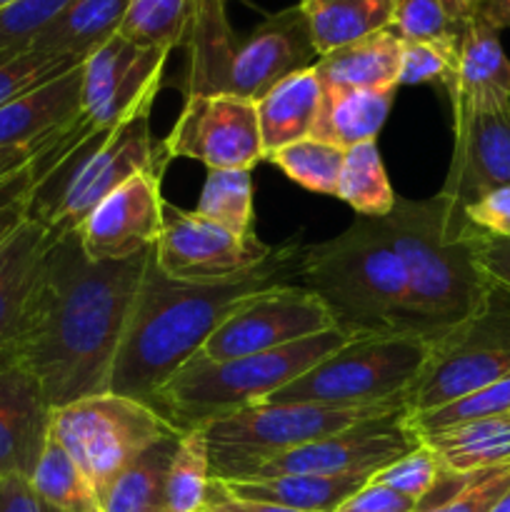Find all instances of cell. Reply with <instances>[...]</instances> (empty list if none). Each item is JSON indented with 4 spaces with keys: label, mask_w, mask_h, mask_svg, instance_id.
I'll return each mask as SVG.
<instances>
[{
    "label": "cell",
    "mask_w": 510,
    "mask_h": 512,
    "mask_svg": "<svg viewBox=\"0 0 510 512\" xmlns=\"http://www.w3.org/2000/svg\"><path fill=\"white\" fill-rule=\"evenodd\" d=\"M150 250L120 263H93L75 233L53 240L0 363L38 378L53 410L110 393L115 355Z\"/></svg>",
    "instance_id": "1"
},
{
    "label": "cell",
    "mask_w": 510,
    "mask_h": 512,
    "mask_svg": "<svg viewBox=\"0 0 510 512\" xmlns=\"http://www.w3.org/2000/svg\"><path fill=\"white\" fill-rule=\"evenodd\" d=\"M300 245L260 273L218 285L180 283L155 265L150 250L128 323L110 375V393L150 403L155 393L183 368L243 298L278 283H290L293 260Z\"/></svg>",
    "instance_id": "2"
},
{
    "label": "cell",
    "mask_w": 510,
    "mask_h": 512,
    "mask_svg": "<svg viewBox=\"0 0 510 512\" xmlns=\"http://www.w3.org/2000/svg\"><path fill=\"white\" fill-rule=\"evenodd\" d=\"M378 220L405 270V333L430 343L488 310L495 285L475 260L470 223L455 200L395 195Z\"/></svg>",
    "instance_id": "3"
},
{
    "label": "cell",
    "mask_w": 510,
    "mask_h": 512,
    "mask_svg": "<svg viewBox=\"0 0 510 512\" xmlns=\"http://www.w3.org/2000/svg\"><path fill=\"white\" fill-rule=\"evenodd\" d=\"M293 278L323 300L350 338L405 333V270L378 218L360 215L338 238L300 245Z\"/></svg>",
    "instance_id": "4"
},
{
    "label": "cell",
    "mask_w": 510,
    "mask_h": 512,
    "mask_svg": "<svg viewBox=\"0 0 510 512\" xmlns=\"http://www.w3.org/2000/svg\"><path fill=\"white\" fill-rule=\"evenodd\" d=\"M350 340L343 330L298 340L268 353L213 360L195 353L170 375L168 383L150 398V408L163 415L175 430L203 428L210 420L263 403L300 375L308 373Z\"/></svg>",
    "instance_id": "5"
},
{
    "label": "cell",
    "mask_w": 510,
    "mask_h": 512,
    "mask_svg": "<svg viewBox=\"0 0 510 512\" xmlns=\"http://www.w3.org/2000/svg\"><path fill=\"white\" fill-rule=\"evenodd\" d=\"M153 105L110 133H100L70 150L43 175L33 178L28 218L38 220L50 238L75 233L85 215L118 185L143 170H165L170 163L163 145L150 135Z\"/></svg>",
    "instance_id": "6"
},
{
    "label": "cell",
    "mask_w": 510,
    "mask_h": 512,
    "mask_svg": "<svg viewBox=\"0 0 510 512\" xmlns=\"http://www.w3.org/2000/svg\"><path fill=\"white\" fill-rule=\"evenodd\" d=\"M405 400L373 405L328 403H255L203 425L208 440L210 475L215 480H240L273 455L328 438L345 428L383 418Z\"/></svg>",
    "instance_id": "7"
},
{
    "label": "cell",
    "mask_w": 510,
    "mask_h": 512,
    "mask_svg": "<svg viewBox=\"0 0 510 512\" xmlns=\"http://www.w3.org/2000/svg\"><path fill=\"white\" fill-rule=\"evenodd\" d=\"M430 343L408 333L360 335L263 403L373 405L405 400Z\"/></svg>",
    "instance_id": "8"
},
{
    "label": "cell",
    "mask_w": 510,
    "mask_h": 512,
    "mask_svg": "<svg viewBox=\"0 0 510 512\" xmlns=\"http://www.w3.org/2000/svg\"><path fill=\"white\" fill-rule=\"evenodd\" d=\"M50 435L88 475L100 498L145 450L180 435V430L143 400L103 393L55 408L50 415Z\"/></svg>",
    "instance_id": "9"
},
{
    "label": "cell",
    "mask_w": 510,
    "mask_h": 512,
    "mask_svg": "<svg viewBox=\"0 0 510 512\" xmlns=\"http://www.w3.org/2000/svg\"><path fill=\"white\" fill-rule=\"evenodd\" d=\"M510 378V295L495 288L488 310L430 340L428 360L410 388L408 413H425Z\"/></svg>",
    "instance_id": "10"
},
{
    "label": "cell",
    "mask_w": 510,
    "mask_h": 512,
    "mask_svg": "<svg viewBox=\"0 0 510 512\" xmlns=\"http://www.w3.org/2000/svg\"><path fill=\"white\" fill-rule=\"evenodd\" d=\"M290 248L293 240L273 248L255 233L235 235L195 215V210L175 208L165 200L163 228L153 245V255L155 265L168 278L180 283L218 285L260 273Z\"/></svg>",
    "instance_id": "11"
},
{
    "label": "cell",
    "mask_w": 510,
    "mask_h": 512,
    "mask_svg": "<svg viewBox=\"0 0 510 512\" xmlns=\"http://www.w3.org/2000/svg\"><path fill=\"white\" fill-rule=\"evenodd\" d=\"M168 55V48H143L118 33L95 48L83 60V110L68 143L78 148L155 105Z\"/></svg>",
    "instance_id": "12"
},
{
    "label": "cell",
    "mask_w": 510,
    "mask_h": 512,
    "mask_svg": "<svg viewBox=\"0 0 510 512\" xmlns=\"http://www.w3.org/2000/svg\"><path fill=\"white\" fill-rule=\"evenodd\" d=\"M335 328L323 300L295 283H278L240 300L213 330L200 355L213 360L268 353Z\"/></svg>",
    "instance_id": "13"
},
{
    "label": "cell",
    "mask_w": 510,
    "mask_h": 512,
    "mask_svg": "<svg viewBox=\"0 0 510 512\" xmlns=\"http://www.w3.org/2000/svg\"><path fill=\"white\" fill-rule=\"evenodd\" d=\"M418 445L420 438L410 425L408 408H400L383 418L365 420L328 438L273 455L248 470L240 480L280 478V475H375L380 468L395 463Z\"/></svg>",
    "instance_id": "14"
},
{
    "label": "cell",
    "mask_w": 510,
    "mask_h": 512,
    "mask_svg": "<svg viewBox=\"0 0 510 512\" xmlns=\"http://www.w3.org/2000/svg\"><path fill=\"white\" fill-rule=\"evenodd\" d=\"M163 148L170 160H200L208 170H253L265 160L255 103L233 93L185 98Z\"/></svg>",
    "instance_id": "15"
},
{
    "label": "cell",
    "mask_w": 510,
    "mask_h": 512,
    "mask_svg": "<svg viewBox=\"0 0 510 512\" xmlns=\"http://www.w3.org/2000/svg\"><path fill=\"white\" fill-rule=\"evenodd\" d=\"M165 170H143L105 195L78 225L85 258L93 263H120L145 253L163 228Z\"/></svg>",
    "instance_id": "16"
},
{
    "label": "cell",
    "mask_w": 510,
    "mask_h": 512,
    "mask_svg": "<svg viewBox=\"0 0 510 512\" xmlns=\"http://www.w3.org/2000/svg\"><path fill=\"white\" fill-rule=\"evenodd\" d=\"M320 60L298 5L265 18L235 50L228 93L258 103L270 88Z\"/></svg>",
    "instance_id": "17"
},
{
    "label": "cell",
    "mask_w": 510,
    "mask_h": 512,
    "mask_svg": "<svg viewBox=\"0 0 510 512\" xmlns=\"http://www.w3.org/2000/svg\"><path fill=\"white\" fill-rule=\"evenodd\" d=\"M503 185H510V108L453 115V158L440 193L465 208Z\"/></svg>",
    "instance_id": "18"
},
{
    "label": "cell",
    "mask_w": 510,
    "mask_h": 512,
    "mask_svg": "<svg viewBox=\"0 0 510 512\" xmlns=\"http://www.w3.org/2000/svg\"><path fill=\"white\" fill-rule=\"evenodd\" d=\"M453 115L500 113L510 108V60L500 30L473 15L465 20L453 75L445 83Z\"/></svg>",
    "instance_id": "19"
},
{
    "label": "cell",
    "mask_w": 510,
    "mask_h": 512,
    "mask_svg": "<svg viewBox=\"0 0 510 512\" xmlns=\"http://www.w3.org/2000/svg\"><path fill=\"white\" fill-rule=\"evenodd\" d=\"M50 408L38 378L0 363V478H30L50 438Z\"/></svg>",
    "instance_id": "20"
},
{
    "label": "cell",
    "mask_w": 510,
    "mask_h": 512,
    "mask_svg": "<svg viewBox=\"0 0 510 512\" xmlns=\"http://www.w3.org/2000/svg\"><path fill=\"white\" fill-rule=\"evenodd\" d=\"M83 63L0 108V148H33L73 128L83 110Z\"/></svg>",
    "instance_id": "21"
},
{
    "label": "cell",
    "mask_w": 510,
    "mask_h": 512,
    "mask_svg": "<svg viewBox=\"0 0 510 512\" xmlns=\"http://www.w3.org/2000/svg\"><path fill=\"white\" fill-rule=\"evenodd\" d=\"M188 48L190 63L185 75V98L228 93L230 68L238 50L228 20V0H193Z\"/></svg>",
    "instance_id": "22"
},
{
    "label": "cell",
    "mask_w": 510,
    "mask_h": 512,
    "mask_svg": "<svg viewBox=\"0 0 510 512\" xmlns=\"http://www.w3.org/2000/svg\"><path fill=\"white\" fill-rule=\"evenodd\" d=\"M50 245L53 238L48 230L30 218L0 243V350L8 348L18 333Z\"/></svg>",
    "instance_id": "23"
},
{
    "label": "cell",
    "mask_w": 510,
    "mask_h": 512,
    "mask_svg": "<svg viewBox=\"0 0 510 512\" xmlns=\"http://www.w3.org/2000/svg\"><path fill=\"white\" fill-rule=\"evenodd\" d=\"M395 90H398V85L323 90L310 138L338 145L343 150L360 143H370L388 120Z\"/></svg>",
    "instance_id": "24"
},
{
    "label": "cell",
    "mask_w": 510,
    "mask_h": 512,
    "mask_svg": "<svg viewBox=\"0 0 510 512\" xmlns=\"http://www.w3.org/2000/svg\"><path fill=\"white\" fill-rule=\"evenodd\" d=\"M320 98H323V85L315 68H308L280 80L255 103L265 158L285 145L310 138Z\"/></svg>",
    "instance_id": "25"
},
{
    "label": "cell",
    "mask_w": 510,
    "mask_h": 512,
    "mask_svg": "<svg viewBox=\"0 0 510 512\" xmlns=\"http://www.w3.org/2000/svg\"><path fill=\"white\" fill-rule=\"evenodd\" d=\"M403 40L393 30L365 35L353 43L320 55L315 63L323 90L328 88H388L398 85Z\"/></svg>",
    "instance_id": "26"
},
{
    "label": "cell",
    "mask_w": 510,
    "mask_h": 512,
    "mask_svg": "<svg viewBox=\"0 0 510 512\" xmlns=\"http://www.w3.org/2000/svg\"><path fill=\"white\" fill-rule=\"evenodd\" d=\"M373 475H280L260 480H218L228 493L238 498L265 500L303 512H333L340 503L363 488ZM215 480V478H213Z\"/></svg>",
    "instance_id": "27"
},
{
    "label": "cell",
    "mask_w": 510,
    "mask_h": 512,
    "mask_svg": "<svg viewBox=\"0 0 510 512\" xmlns=\"http://www.w3.org/2000/svg\"><path fill=\"white\" fill-rule=\"evenodd\" d=\"M453 475H473L510 465V413L475 420L423 438Z\"/></svg>",
    "instance_id": "28"
},
{
    "label": "cell",
    "mask_w": 510,
    "mask_h": 512,
    "mask_svg": "<svg viewBox=\"0 0 510 512\" xmlns=\"http://www.w3.org/2000/svg\"><path fill=\"white\" fill-rule=\"evenodd\" d=\"M130 0H75L30 43L33 50L85 60L123 25Z\"/></svg>",
    "instance_id": "29"
},
{
    "label": "cell",
    "mask_w": 510,
    "mask_h": 512,
    "mask_svg": "<svg viewBox=\"0 0 510 512\" xmlns=\"http://www.w3.org/2000/svg\"><path fill=\"white\" fill-rule=\"evenodd\" d=\"M318 55L388 30L395 0H300Z\"/></svg>",
    "instance_id": "30"
},
{
    "label": "cell",
    "mask_w": 510,
    "mask_h": 512,
    "mask_svg": "<svg viewBox=\"0 0 510 512\" xmlns=\"http://www.w3.org/2000/svg\"><path fill=\"white\" fill-rule=\"evenodd\" d=\"M183 435V433H180ZM180 435L165 438L130 463L100 495L103 512H165V475Z\"/></svg>",
    "instance_id": "31"
},
{
    "label": "cell",
    "mask_w": 510,
    "mask_h": 512,
    "mask_svg": "<svg viewBox=\"0 0 510 512\" xmlns=\"http://www.w3.org/2000/svg\"><path fill=\"white\" fill-rule=\"evenodd\" d=\"M28 483L38 493V498L63 512H103L88 475L65 453V448L53 435L45 443L43 455H40Z\"/></svg>",
    "instance_id": "32"
},
{
    "label": "cell",
    "mask_w": 510,
    "mask_h": 512,
    "mask_svg": "<svg viewBox=\"0 0 510 512\" xmlns=\"http://www.w3.org/2000/svg\"><path fill=\"white\" fill-rule=\"evenodd\" d=\"M335 198L343 200L363 218H383L393 210L395 193L375 140L345 150Z\"/></svg>",
    "instance_id": "33"
},
{
    "label": "cell",
    "mask_w": 510,
    "mask_h": 512,
    "mask_svg": "<svg viewBox=\"0 0 510 512\" xmlns=\"http://www.w3.org/2000/svg\"><path fill=\"white\" fill-rule=\"evenodd\" d=\"M208 440L203 428L185 430L165 475V512H198L205 508L210 488Z\"/></svg>",
    "instance_id": "34"
},
{
    "label": "cell",
    "mask_w": 510,
    "mask_h": 512,
    "mask_svg": "<svg viewBox=\"0 0 510 512\" xmlns=\"http://www.w3.org/2000/svg\"><path fill=\"white\" fill-rule=\"evenodd\" d=\"M195 215L230 230L253 235V175L243 168L208 170Z\"/></svg>",
    "instance_id": "35"
},
{
    "label": "cell",
    "mask_w": 510,
    "mask_h": 512,
    "mask_svg": "<svg viewBox=\"0 0 510 512\" xmlns=\"http://www.w3.org/2000/svg\"><path fill=\"white\" fill-rule=\"evenodd\" d=\"M193 0H130L118 35L143 48H178L188 43Z\"/></svg>",
    "instance_id": "36"
},
{
    "label": "cell",
    "mask_w": 510,
    "mask_h": 512,
    "mask_svg": "<svg viewBox=\"0 0 510 512\" xmlns=\"http://www.w3.org/2000/svg\"><path fill=\"white\" fill-rule=\"evenodd\" d=\"M268 163L283 170L293 183L320 195L338 193L340 170H343L345 150L338 145L323 143L315 138H303L285 148L270 153Z\"/></svg>",
    "instance_id": "37"
},
{
    "label": "cell",
    "mask_w": 510,
    "mask_h": 512,
    "mask_svg": "<svg viewBox=\"0 0 510 512\" xmlns=\"http://www.w3.org/2000/svg\"><path fill=\"white\" fill-rule=\"evenodd\" d=\"M510 485V465L473 475L445 473L418 512H490Z\"/></svg>",
    "instance_id": "38"
},
{
    "label": "cell",
    "mask_w": 510,
    "mask_h": 512,
    "mask_svg": "<svg viewBox=\"0 0 510 512\" xmlns=\"http://www.w3.org/2000/svg\"><path fill=\"white\" fill-rule=\"evenodd\" d=\"M503 413H510V378L463 395V398L440 405V408L415 415L408 413V420L420 443H423V438H428V435L443 433V430L458 428V425L465 423H475V420L495 418V415Z\"/></svg>",
    "instance_id": "39"
},
{
    "label": "cell",
    "mask_w": 510,
    "mask_h": 512,
    "mask_svg": "<svg viewBox=\"0 0 510 512\" xmlns=\"http://www.w3.org/2000/svg\"><path fill=\"white\" fill-rule=\"evenodd\" d=\"M80 63L83 60L73 55H53L33 48L3 53L0 55V108L28 90L78 68Z\"/></svg>",
    "instance_id": "40"
},
{
    "label": "cell",
    "mask_w": 510,
    "mask_h": 512,
    "mask_svg": "<svg viewBox=\"0 0 510 512\" xmlns=\"http://www.w3.org/2000/svg\"><path fill=\"white\" fill-rule=\"evenodd\" d=\"M465 23L455 18L443 0H395L390 30L410 43H450L460 40Z\"/></svg>",
    "instance_id": "41"
},
{
    "label": "cell",
    "mask_w": 510,
    "mask_h": 512,
    "mask_svg": "<svg viewBox=\"0 0 510 512\" xmlns=\"http://www.w3.org/2000/svg\"><path fill=\"white\" fill-rule=\"evenodd\" d=\"M445 473H448V470L443 468L438 455H435L428 445L420 443L418 448L410 450L408 455H403V458H398L395 463L380 468L370 480L395 490V493L405 495V498L415 500L420 508V503L438 488L440 480L445 478Z\"/></svg>",
    "instance_id": "42"
},
{
    "label": "cell",
    "mask_w": 510,
    "mask_h": 512,
    "mask_svg": "<svg viewBox=\"0 0 510 512\" xmlns=\"http://www.w3.org/2000/svg\"><path fill=\"white\" fill-rule=\"evenodd\" d=\"M75 0H15L0 8V55L28 50Z\"/></svg>",
    "instance_id": "43"
},
{
    "label": "cell",
    "mask_w": 510,
    "mask_h": 512,
    "mask_svg": "<svg viewBox=\"0 0 510 512\" xmlns=\"http://www.w3.org/2000/svg\"><path fill=\"white\" fill-rule=\"evenodd\" d=\"M458 43L460 40H450V43H410V40H403L398 85L448 83L455 68V58H458Z\"/></svg>",
    "instance_id": "44"
},
{
    "label": "cell",
    "mask_w": 510,
    "mask_h": 512,
    "mask_svg": "<svg viewBox=\"0 0 510 512\" xmlns=\"http://www.w3.org/2000/svg\"><path fill=\"white\" fill-rule=\"evenodd\" d=\"M465 218L483 233L510 243V185L488 190L463 208Z\"/></svg>",
    "instance_id": "45"
},
{
    "label": "cell",
    "mask_w": 510,
    "mask_h": 512,
    "mask_svg": "<svg viewBox=\"0 0 510 512\" xmlns=\"http://www.w3.org/2000/svg\"><path fill=\"white\" fill-rule=\"evenodd\" d=\"M33 190V163L0 183V243L28 218V195Z\"/></svg>",
    "instance_id": "46"
},
{
    "label": "cell",
    "mask_w": 510,
    "mask_h": 512,
    "mask_svg": "<svg viewBox=\"0 0 510 512\" xmlns=\"http://www.w3.org/2000/svg\"><path fill=\"white\" fill-rule=\"evenodd\" d=\"M470 243H473L475 260L480 270L488 275L490 283L498 290L510 295V243L508 240L493 238L475 225H470Z\"/></svg>",
    "instance_id": "47"
},
{
    "label": "cell",
    "mask_w": 510,
    "mask_h": 512,
    "mask_svg": "<svg viewBox=\"0 0 510 512\" xmlns=\"http://www.w3.org/2000/svg\"><path fill=\"white\" fill-rule=\"evenodd\" d=\"M333 512H418V503L385 485L368 483L360 490H355L345 503H340Z\"/></svg>",
    "instance_id": "48"
},
{
    "label": "cell",
    "mask_w": 510,
    "mask_h": 512,
    "mask_svg": "<svg viewBox=\"0 0 510 512\" xmlns=\"http://www.w3.org/2000/svg\"><path fill=\"white\" fill-rule=\"evenodd\" d=\"M0 512H63L38 498L30 488L28 478L20 475H5L0 478Z\"/></svg>",
    "instance_id": "49"
},
{
    "label": "cell",
    "mask_w": 510,
    "mask_h": 512,
    "mask_svg": "<svg viewBox=\"0 0 510 512\" xmlns=\"http://www.w3.org/2000/svg\"><path fill=\"white\" fill-rule=\"evenodd\" d=\"M205 508H210L213 512H303L285 508V505L265 503V500L238 498V495L228 493V490L223 488V483H218V480H210Z\"/></svg>",
    "instance_id": "50"
},
{
    "label": "cell",
    "mask_w": 510,
    "mask_h": 512,
    "mask_svg": "<svg viewBox=\"0 0 510 512\" xmlns=\"http://www.w3.org/2000/svg\"><path fill=\"white\" fill-rule=\"evenodd\" d=\"M35 158L33 148H0V183L28 168Z\"/></svg>",
    "instance_id": "51"
},
{
    "label": "cell",
    "mask_w": 510,
    "mask_h": 512,
    "mask_svg": "<svg viewBox=\"0 0 510 512\" xmlns=\"http://www.w3.org/2000/svg\"><path fill=\"white\" fill-rule=\"evenodd\" d=\"M475 15L485 18L498 30L510 28V0H483Z\"/></svg>",
    "instance_id": "52"
},
{
    "label": "cell",
    "mask_w": 510,
    "mask_h": 512,
    "mask_svg": "<svg viewBox=\"0 0 510 512\" xmlns=\"http://www.w3.org/2000/svg\"><path fill=\"white\" fill-rule=\"evenodd\" d=\"M443 3L448 5V10L455 15V18L463 20L465 23L468 18H473L475 10L480 8V3H483V0H443Z\"/></svg>",
    "instance_id": "53"
},
{
    "label": "cell",
    "mask_w": 510,
    "mask_h": 512,
    "mask_svg": "<svg viewBox=\"0 0 510 512\" xmlns=\"http://www.w3.org/2000/svg\"><path fill=\"white\" fill-rule=\"evenodd\" d=\"M490 512H510V485H508V490H505V493L500 495L498 503H495L493 508H490Z\"/></svg>",
    "instance_id": "54"
},
{
    "label": "cell",
    "mask_w": 510,
    "mask_h": 512,
    "mask_svg": "<svg viewBox=\"0 0 510 512\" xmlns=\"http://www.w3.org/2000/svg\"><path fill=\"white\" fill-rule=\"evenodd\" d=\"M10 3H15V0H0V8H5V5H10Z\"/></svg>",
    "instance_id": "55"
},
{
    "label": "cell",
    "mask_w": 510,
    "mask_h": 512,
    "mask_svg": "<svg viewBox=\"0 0 510 512\" xmlns=\"http://www.w3.org/2000/svg\"><path fill=\"white\" fill-rule=\"evenodd\" d=\"M198 512H213L210 508H203V510H198Z\"/></svg>",
    "instance_id": "56"
}]
</instances>
